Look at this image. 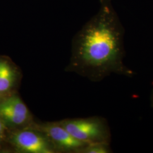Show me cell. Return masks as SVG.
Segmentation results:
<instances>
[{
  "label": "cell",
  "instance_id": "obj_1",
  "mask_svg": "<svg viewBox=\"0 0 153 153\" xmlns=\"http://www.w3.org/2000/svg\"><path fill=\"white\" fill-rule=\"evenodd\" d=\"M125 30L112 0H99L97 13L72 40L71 56L66 67L94 82L112 74L132 78L135 72L124 62Z\"/></svg>",
  "mask_w": 153,
  "mask_h": 153
},
{
  "label": "cell",
  "instance_id": "obj_2",
  "mask_svg": "<svg viewBox=\"0 0 153 153\" xmlns=\"http://www.w3.org/2000/svg\"><path fill=\"white\" fill-rule=\"evenodd\" d=\"M57 123L73 137L86 143L111 142L112 134L108 121L102 116L65 119Z\"/></svg>",
  "mask_w": 153,
  "mask_h": 153
},
{
  "label": "cell",
  "instance_id": "obj_3",
  "mask_svg": "<svg viewBox=\"0 0 153 153\" xmlns=\"http://www.w3.org/2000/svg\"><path fill=\"white\" fill-rule=\"evenodd\" d=\"M6 153H57L49 139L42 131L30 126L8 131Z\"/></svg>",
  "mask_w": 153,
  "mask_h": 153
},
{
  "label": "cell",
  "instance_id": "obj_4",
  "mask_svg": "<svg viewBox=\"0 0 153 153\" xmlns=\"http://www.w3.org/2000/svg\"><path fill=\"white\" fill-rule=\"evenodd\" d=\"M0 118L8 131L30 127L35 121L19 93L0 100Z\"/></svg>",
  "mask_w": 153,
  "mask_h": 153
},
{
  "label": "cell",
  "instance_id": "obj_5",
  "mask_svg": "<svg viewBox=\"0 0 153 153\" xmlns=\"http://www.w3.org/2000/svg\"><path fill=\"white\" fill-rule=\"evenodd\" d=\"M31 126L44 133L57 153H80L82 149L88 145L73 137L57 121L35 120Z\"/></svg>",
  "mask_w": 153,
  "mask_h": 153
},
{
  "label": "cell",
  "instance_id": "obj_6",
  "mask_svg": "<svg viewBox=\"0 0 153 153\" xmlns=\"http://www.w3.org/2000/svg\"><path fill=\"white\" fill-rule=\"evenodd\" d=\"M22 71L8 56L0 55V100L18 93Z\"/></svg>",
  "mask_w": 153,
  "mask_h": 153
},
{
  "label": "cell",
  "instance_id": "obj_7",
  "mask_svg": "<svg viewBox=\"0 0 153 153\" xmlns=\"http://www.w3.org/2000/svg\"><path fill=\"white\" fill-rule=\"evenodd\" d=\"M112 152L111 143H94L87 145L82 149L80 153H111Z\"/></svg>",
  "mask_w": 153,
  "mask_h": 153
},
{
  "label": "cell",
  "instance_id": "obj_8",
  "mask_svg": "<svg viewBox=\"0 0 153 153\" xmlns=\"http://www.w3.org/2000/svg\"><path fill=\"white\" fill-rule=\"evenodd\" d=\"M8 131L0 118V153H6V140Z\"/></svg>",
  "mask_w": 153,
  "mask_h": 153
},
{
  "label": "cell",
  "instance_id": "obj_9",
  "mask_svg": "<svg viewBox=\"0 0 153 153\" xmlns=\"http://www.w3.org/2000/svg\"><path fill=\"white\" fill-rule=\"evenodd\" d=\"M150 104L152 107L153 108V88L150 94Z\"/></svg>",
  "mask_w": 153,
  "mask_h": 153
}]
</instances>
